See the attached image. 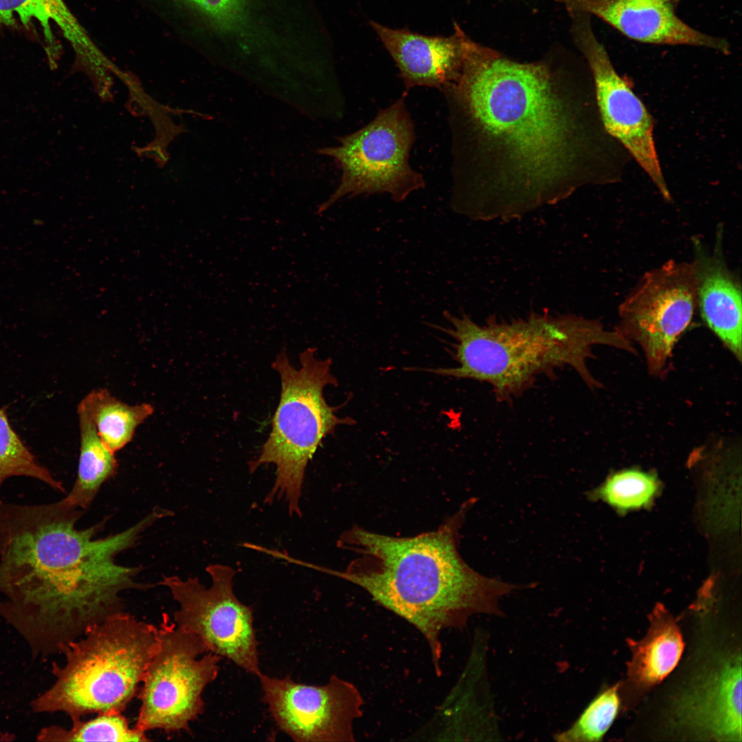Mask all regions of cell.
<instances>
[{"label":"cell","instance_id":"1","mask_svg":"<svg viewBox=\"0 0 742 742\" xmlns=\"http://www.w3.org/2000/svg\"><path fill=\"white\" fill-rule=\"evenodd\" d=\"M580 88L544 62L524 63L470 39L442 88L454 150L452 206L473 220H507L598 183Z\"/></svg>","mask_w":742,"mask_h":742},{"label":"cell","instance_id":"2","mask_svg":"<svg viewBox=\"0 0 742 742\" xmlns=\"http://www.w3.org/2000/svg\"><path fill=\"white\" fill-rule=\"evenodd\" d=\"M84 511L63 499L0 504V617L34 658L60 653L94 625L124 611V592L153 587L137 581L142 567L120 565L115 557L170 511L155 507L130 528L98 539L106 519L78 529Z\"/></svg>","mask_w":742,"mask_h":742},{"label":"cell","instance_id":"3","mask_svg":"<svg viewBox=\"0 0 742 742\" xmlns=\"http://www.w3.org/2000/svg\"><path fill=\"white\" fill-rule=\"evenodd\" d=\"M472 497L437 530L396 537L354 526L338 540L358 556L343 571L323 569L363 589L425 638L437 676L442 673L440 635L464 627L477 614L501 616L499 599L521 586L484 576L458 551L459 531L476 502Z\"/></svg>","mask_w":742,"mask_h":742},{"label":"cell","instance_id":"4","mask_svg":"<svg viewBox=\"0 0 742 742\" xmlns=\"http://www.w3.org/2000/svg\"><path fill=\"white\" fill-rule=\"evenodd\" d=\"M447 327L437 326L452 339L456 367L424 369L458 379L488 384L499 401L510 402L532 387L539 376L572 369L591 390L602 384L587 363L593 348L608 346L636 354L634 345L598 319L575 314L532 312L509 319L477 323L464 313L445 311Z\"/></svg>","mask_w":742,"mask_h":742},{"label":"cell","instance_id":"5","mask_svg":"<svg viewBox=\"0 0 742 742\" xmlns=\"http://www.w3.org/2000/svg\"><path fill=\"white\" fill-rule=\"evenodd\" d=\"M158 636V627L125 611L109 616L63 647L65 662H53L55 680L32 701L33 712L71 719L122 713L137 697Z\"/></svg>","mask_w":742,"mask_h":742},{"label":"cell","instance_id":"6","mask_svg":"<svg viewBox=\"0 0 742 742\" xmlns=\"http://www.w3.org/2000/svg\"><path fill=\"white\" fill-rule=\"evenodd\" d=\"M316 350L309 347L300 352L298 368L284 348L276 357L271 366L280 379L279 401L268 438L258 458L248 463L251 473L262 465L276 466L275 482L265 502L284 500L291 516H302L306 469L323 440L339 425L355 423L339 417V407L327 403L324 388L338 383L331 372V359L317 358Z\"/></svg>","mask_w":742,"mask_h":742},{"label":"cell","instance_id":"7","mask_svg":"<svg viewBox=\"0 0 742 742\" xmlns=\"http://www.w3.org/2000/svg\"><path fill=\"white\" fill-rule=\"evenodd\" d=\"M338 140L337 146L317 150L333 158L341 170L339 184L317 207V214L345 196L387 193L400 202L424 188L423 175L409 163L415 131L404 96L380 110L369 124Z\"/></svg>","mask_w":742,"mask_h":742},{"label":"cell","instance_id":"8","mask_svg":"<svg viewBox=\"0 0 742 742\" xmlns=\"http://www.w3.org/2000/svg\"><path fill=\"white\" fill-rule=\"evenodd\" d=\"M157 648L145 670L137 697L135 726L147 732H190L204 710L203 693L219 672L218 655L208 652L195 634L175 625L164 613Z\"/></svg>","mask_w":742,"mask_h":742},{"label":"cell","instance_id":"9","mask_svg":"<svg viewBox=\"0 0 742 742\" xmlns=\"http://www.w3.org/2000/svg\"><path fill=\"white\" fill-rule=\"evenodd\" d=\"M697 311L691 262L670 259L646 271L622 300L615 330L640 347L649 372L660 376Z\"/></svg>","mask_w":742,"mask_h":742},{"label":"cell","instance_id":"10","mask_svg":"<svg viewBox=\"0 0 742 742\" xmlns=\"http://www.w3.org/2000/svg\"><path fill=\"white\" fill-rule=\"evenodd\" d=\"M206 571L212 580L210 587L197 577L165 576L159 582L179 605L173 621L201 638L208 652L258 676L261 671L253 610L234 592L236 571L221 563L209 565Z\"/></svg>","mask_w":742,"mask_h":742},{"label":"cell","instance_id":"11","mask_svg":"<svg viewBox=\"0 0 742 742\" xmlns=\"http://www.w3.org/2000/svg\"><path fill=\"white\" fill-rule=\"evenodd\" d=\"M264 702L277 726L297 742L355 741L354 724L363 698L351 682L336 675L324 685L258 675Z\"/></svg>","mask_w":742,"mask_h":742},{"label":"cell","instance_id":"12","mask_svg":"<svg viewBox=\"0 0 742 742\" xmlns=\"http://www.w3.org/2000/svg\"><path fill=\"white\" fill-rule=\"evenodd\" d=\"M576 43L592 74L596 100L605 131L616 137L646 172L666 201L672 198L664 179L653 137V120L629 83L616 71L595 36L589 15L572 14Z\"/></svg>","mask_w":742,"mask_h":742},{"label":"cell","instance_id":"13","mask_svg":"<svg viewBox=\"0 0 742 742\" xmlns=\"http://www.w3.org/2000/svg\"><path fill=\"white\" fill-rule=\"evenodd\" d=\"M671 721L697 739L741 741V654L715 649L675 696Z\"/></svg>","mask_w":742,"mask_h":742},{"label":"cell","instance_id":"14","mask_svg":"<svg viewBox=\"0 0 742 742\" xmlns=\"http://www.w3.org/2000/svg\"><path fill=\"white\" fill-rule=\"evenodd\" d=\"M570 13L594 15L626 37L653 45H689L728 54L730 45L688 25L677 14L679 0H556Z\"/></svg>","mask_w":742,"mask_h":742},{"label":"cell","instance_id":"15","mask_svg":"<svg viewBox=\"0 0 742 742\" xmlns=\"http://www.w3.org/2000/svg\"><path fill=\"white\" fill-rule=\"evenodd\" d=\"M712 248L698 236L691 239L697 307L700 316L723 344L741 362L742 295L737 276L723 253V228L718 225Z\"/></svg>","mask_w":742,"mask_h":742},{"label":"cell","instance_id":"16","mask_svg":"<svg viewBox=\"0 0 742 742\" xmlns=\"http://www.w3.org/2000/svg\"><path fill=\"white\" fill-rule=\"evenodd\" d=\"M370 25L396 63L406 91L416 86L441 90L458 78L466 36L458 23L449 36L392 29L373 21Z\"/></svg>","mask_w":742,"mask_h":742},{"label":"cell","instance_id":"17","mask_svg":"<svg viewBox=\"0 0 742 742\" xmlns=\"http://www.w3.org/2000/svg\"><path fill=\"white\" fill-rule=\"evenodd\" d=\"M649 618L644 638L629 642L631 655L627 680L640 692L663 680L677 665L684 649L682 633L673 616L657 608Z\"/></svg>","mask_w":742,"mask_h":742},{"label":"cell","instance_id":"18","mask_svg":"<svg viewBox=\"0 0 742 742\" xmlns=\"http://www.w3.org/2000/svg\"><path fill=\"white\" fill-rule=\"evenodd\" d=\"M80 428V454L76 480L63 498L69 504L87 509L102 484L113 477L117 469L115 453L100 438L89 415L78 405Z\"/></svg>","mask_w":742,"mask_h":742},{"label":"cell","instance_id":"19","mask_svg":"<svg viewBox=\"0 0 742 742\" xmlns=\"http://www.w3.org/2000/svg\"><path fill=\"white\" fill-rule=\"evenodd\" d=\"M78 405L89 415L104 445L114 453L132 440L137 428L154 411L149 403L129 405L102 388L91 391Z\"/></svg>","mask_w":742,"mask_h":742},{"label":"cell","instance_id":"20","mask_svg":"<svg viewBox=\"0 0 742 742\" xmlns=\"http://www.w3.org/2000/svg\"><path fill=\"white\" fill-rule=\"evenodd\" d=\"M0 25L34 34L50 58L56 51L54 25L72 41L76 37L73 20L61 0H0Z\"/></svg>","mask_w":742,"mask_h":742},{"label":"cell","instance_id":"21","mask_svg":"<svg viewBox=\"0 0 742 742\" xmlns=\"http://www.w3.org/2000/svg\"><path fill=\"white\" fill-rule=\"evenodd\" d=\"M69 728L59 726L43 728L37 735L39 741H148L146 732L135 726L120 712L96 715L92 719H72Z\"/></svg>","mask_w":742,"mask_h":742},{"label":"cell","instance_id":"22","mask_svg":"<svg viewBox=\"0 0 742 742\" xmlns=\"http://www.w3.org/2000/svg\"><path fill=\"white\" fill-rule=\"evenodd\" d=\"M24 476L34 478L65 493L61 482L42 465L27 448L10 424L7 407L0 408V504L1 490L3 483L12 477Z\"/></svg>","mask_w":742,"mask_h":742},{"label":"cell","instance_id":"23","mask_svg":"<svg viewBox=\"0 0 742 742\" xmlns=\"http://www.w3.org/2000/svg\"><path fill=\"white\" fill-rule=\"evenodd\" d=\"M659 484L653 473L626 469L611 474L600 486L589 493V497L601 499L620 511L636 510L653 500Z\"/></svg>","mask_w":742,"mask_h":742},{"label":"cell","instance_id":"24","mask_svg":"<svg viewBox=\"0 0 742 742\" xmlns=\"http://www.w3.org/2000/svg\"><path fill=\"white\" fill-rule=\"evenodd\" d=\"M618 688L615 685L603 690L589 703L572 726L556 734L554 739L560 742L600 741L619 712Z\"/></svg>","mask_w":742,"mask_h":742},{"label":"cell","instance_id":"25","mask_svg":"<svg viewBox=\"0 0 742 742\" xmlns=\"http://www.w3.org/2000/svg\"><path fill=\"white\" fill-rule=\"evenodd\" d=\"M238 0H199L196 7L220 21H231L237 10Z\"/></svg>","mask_w":742,"mask_h":742},{"label":"cell","instance_id":"26","mask_svg":"<svg viewBox=\"0 0 742 742\" xmlns=\"http://www.w3.org/2000/svg\"><path fill=\"white\" fill-rule=\"evenodd\" d=\"M183 1H186L187 3H189L190 4H191L194 7H196V5L198 3L199 0H183Z\"/></svg>","mask_w":742,"mask_h":742}]
</instances>
